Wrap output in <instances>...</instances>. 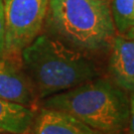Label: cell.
Returning a JSON list of instances; mask_svg holds the SVG:
<instances>
[{
    "instance_id": "13",
    "label": "cell",
    "mask_w": 134,
    "mask_h": 134,
    "mask_svg": "<svg viewBox=\"0 0 134 134\" xmlns=\"http://www.w3.org/2000/svg\"><path fill=\"white\" fill-rule=\"evenodd\" d=\"M0 134H11V133H6V132H0Z\"/></svg>"
},
{
    "instance_id": "8",
    "label": "cell",
    "mask_w": 134,
    "mask_h": 134,
    "mask_svg": "<svg viewBox=\"0 0 134 134\" xmlns=\"http://www.w3.org/2000/svg\"><path fill=\"white\" fill-rule=\"evenodd\" d=\"M36 112L32 107L0 97V130L11 134H24L33 123Z\"/></svg>"
},
{
    "instance_id": "10",
    "label": "cell",
    "mask_w": 134,
    "mask_h": 134,
    "mask_svg": "<svg viewBox=\"0 0 134 134\" xmlns=\"http://www.w3.org/2000/svg\"><path fill=\"white\" fill-rule=\"evenodd\" d=\"M5 50V15L3 0H0V58L4 57Z\"/></svg>"
},
{
    "instance_id": "1",
    "label": "cell",
    "mask_w": 134,
    "mask_h": 134,
    "mask_svg": "<svg viewBox=\"0 0 134 134\" xmlns=\"http://www.w3.org/2000/svg\"><path fill=\"white\" fill-rule=\"evenodd\" d=\"M20 58L35 94L42 99L99 76L88 56L49 34H40L22 51Z\"/></svg>"
},
{
    "instance_id": "9",
    "label": "cell",
    "mask_w": 134,
    "mask_h": 134,
    "mask_svg": "<svg viewBox=\"0 0 134 134\" xmlns=\"http://www.w3.org/2000/svg\"><path fill=\"white\" fill-rule=\"evenodd\" d=\"M110 11L118 35L134 28V0H110Z\"/></svg>"
},
{
    "instance_id": "5",
    "label": "cell",
    "mask_w": 134,
    "mask_h": 134,
    "mask_svg": "<svg viewBox=\"0 0 134 134\" xmlns=\"http://www.w3.org/2000/svg\"><path fill=\"white\" fill-rule=\"evenodd\" d=\"M108 52L111 80L129 96L134 92V39L117 34Z\"/></svg>"
},
{
    "instance_id": "12",
    "label": "cell",
    "mask_w": 134,
    "mask_h": 134,
    "mask_svg": "<svg viewBox=\"0 0 134 134\" xmlns=\"http://www.w3.org/2000/svg\"><path fill=\"white\" fill-rule=\"evenodd\" d=\"M122 36H124V37L129 38V39H134V28L130 29L127 33H125L124 35H122Z\"/></svg>"
},
{
    "instance_id": "2",
    "label": "cell",
    "mask_w": 134,
    "mask_h": 134,
    "mask_svg": "<svg viewBox=\"0 0 134 134\" xmlns=\"http://www.w3.org/2000/svg\"><path fill=\"white\" fill-rule=\"evenodd\" d=\"M49 35L86 56L108 52L117 35L110 0H50Z\"/></svg>"
},
{
    "instance_id": "7",
    "label": "cell",
    "mask_w": 134,
    "mask_h": 134,
    "mask_svg": "<svg viewBox=\"0 0 134 134\" xmlns=\"http://www.w3.org/2000/svg\"><path fill=\"white\" fill-rule=\"evenodd\" d=\"M31 127L34 134H101L67 112L45 107L35 114Z\"/></svg>"
},
{
    "instance_id": "4",
    "label": "cell",
    "mask_w": 134,
    "mask_h": 134,
    "mask_svg": "<svg viewBox=\"0 0 134 134\" xmlns=\"http://www.w3.org/2000/svg\"><path fill=\"white\" fill-rule=\"evenodd\" d=\"M50 0H3L5 59L13 60L38 37L46 21Z\"/></svg>"
},
{
    "instance_id": "6",
    "label": "cell",
    "mask_w": 134,
    "mask_h": 134,
    "mask_svg": "<svg viewBox=\"0 0 134 134\" xmlns=\"http://www.w3.org/2000/svg\"><path fill=\"white\" fill-rule=\"evenodd\" d=\"M0 97L29 107L37 97L25 72L5 58L0 60Z\"/></svg>"
},
{
    "instance_id": "11",
    "label": "cell",
    "mask_w": 134,
    "mask_h": 134,
    "mask_svg": "<svg viewBox=\"0 0 134 134\" xmlns=\"http://www.w3.org/2000/svg\"><path fill=\"white\" fill-rule=\"evenodd\" d=\"M130 101V111H129V120H128V130L129 134H134V92L129 94Z\"/></svg>"
},
{
    "instance_id": "14",
    "label": "cell",
    "mask_w": 134,
    "mask_h": 134,
    "mask_svg": "<svg viewBox=\"0 0 134 134\" xmlns=\"http://www.w3.org/2000/svg\"><path fill=\"white\" fill-rule=\"evenodd\" d=\"M0 132H3V131H1V130H0Z\"/></svg>"
},
{
    "instance_id": "3",
    "label": "cell",
    "mask_w": 134,
    "mask_h": 134,
    "mask_svg": "<svg viewBox=\"0 0 134 134\" xmlns=\"http://www.w3.org/2000/svg\"><path fill=\"white\" fill-rule=\"evenodd\" d=\"M43 107L67 112L101 134L128 127L129 96L112 81L98 77L44 98Z\"/></svg>"
}]
</instances>
